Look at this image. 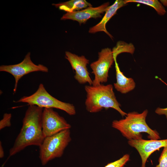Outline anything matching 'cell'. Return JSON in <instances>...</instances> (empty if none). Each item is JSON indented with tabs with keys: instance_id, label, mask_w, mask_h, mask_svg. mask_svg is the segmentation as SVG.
Listing matches in <instances>:
<instances>
[{
	"instance_id": "6da1fadb",
	"label": "cell",
	"mask_w": 167,
	"mask_h": 167,
	"mask_svg": "<svg viewBox=\"0 0 167 167\" xmlns=\"http://www.w3.org/2000/svg\"><path fill=\"white\" fill-rule=\"evenodd\" d=\"M43 109L36 105H29L23 120L20 132L9 150V157L28 146L40 147L41 145L45 138L42 126Z\"/></svg>"
},
{
	"instance_id": "7a4b0ae2",
	"label": "cell",
	"mask_w": 167,
	"mask_h": 167,
	"mask_svg": "<svg viewBox=\"0 0 167 167\" xmlns=\"http://www.w3.org/2000/svg\"><path fill=\"white\" fill-rule=\"evenodd\" d=\"M148 112L146 109L141 113L136 112H130L127 113L125 118L113 120L112 126L119 131L128 140L142 139V132L148 134L149 139H160L159 133L151 129L146 122Z\"/></svg>"
},
{
	"instance_id": "3957f363",
	"label": "cell",
	"mask_w": 167,
	"mask_h": 167,
	"mask_svg": "<svg viewBox=\"0 0 167 167\" xmlns=\"http://www.w3.org/2000/svg\"><path fill=\"white\" fill-rule=\"evenodd\" d=\"M87 93L85 105L87 111L91 113L101 111L103 109L112 108L118 111L122 117L127 113L122 110L118 101L111 84L97 86L86 85Z\"/></svg>"
},
{
	"instance_id": "277c9868",
	"label": "cell",
	"mask_w": 167,
	"mask_h": 167,
	"mask_svg": "<svg viewBox=\"0 0 167 167\" xmlns=\"http://www.w3.org/2000/svg\"><path fill=\"white\" fill-rule=\"evenodd\" d=\"M71 140L70 129L45 137L39 147V158L45 165L49 161L61 157Z\"/></svg>"
},
{
	"instance_id": "5b68a950",
	"label": "cell",
	"mask_w": 167,
	"mask_h": 167,
	"mask_svg": "<svg viewBox=\"0 0 167 167\" xmlns=\"http://www.w3.org/2000/svg\"><path fill=\"white\" fill-rule=\"evenodd\" d=\"M15 103H24L28 105H34L40 107L56 108L62 110L70 115L76 114L75 106L71 104L62 102L50 95L44 85L41 83L36 91L32 95L24 96Z\"/></svg>"
},
{
	"instance_id": "8992f818",
	"label": "cell",
	"mask_w": 167,
	"mask_h": 167,
	"mask_svg": "<svg viewBox=\"0 0 167 167\" xmlns=\"http://www.w3.org/2000/svg\"><path fill=\"white\" fill-rule=\"evenodd\" d=\"M31 53L29 52L25 55L24 60L17 64L0 66V71H4L11 74L15 79V84L13 89V94L17 90L18 84L19 79L24 75L30 73L41 71L48 72L49 69L44 65L39 64L36 65L32 61Z\"/></svg>"
},
{
	"instance_id": "52a82bcc",
	"label": "cell",
	"mask_w": 167,
	"mask_h": 167,
	"mask_svg": "<svg viewBox=\"0 0 167 167\" xmlns=\"http://www.w3.org/2000/svg\"><path fill=\"white\" fill-rule=\"evenodd\" d=\"M98 54V60L90 65L92 73L94 75L93 86L98 85L107 81L109 69L114 62L112 51L109 48L102 49Z\"/></svg>"
},
{
	"instance_id": "ba28073f",
	"label": "cell",
	"mask_w": 167,
	"mask_h": 167,
	"mask_svg": "<svg viewBox=\"0 0 167 167\" xmlns=\"http://www.w3.org/2000/svg\"><path fill=\"white\" fill-rule=\"evenodd\" d=\"M43 133L45 138L64 130L70 129L71 126L53 108L43 109L42 117Z\"/></svg>"
},
{
	"instance_id": "9c48e42d",
	"label": "cell",
	"mask_w": 167,
	"mask_h": 167,
	"mask_svg": "<svg viewBox=\"0 0 167 167\" xmlns=\"http://www.w3.org/2000/svg\"><path fill=\"white\" fill-rule=\"evenodd\" d=\"M128 144L135 148L138 152L141 159V167H146L148 159L154 152L159 150L162 147L167 146V139H164L129 140Z\"/></svg>"
},
{
	"instance_id": "30bf717a",
	"label": "cell",
	"mask_w": 167,
	"mask_h": 167,
	"mask_svg": "<svg viewBox=\"0 0 167 167\" xmlns=\"http://www.w3.org/2000/svg\"><path fill=\"white\" fill-rule=\"evenodd\" d=\"M65 58L70 62L72 69L75 71V79L80 84L88 83L92 85L93 81L87 67L89 60L84 56H79L67 51L65 52Z\"/></svg>"
},
{
	"instance_id": "8fae6325",
	"label": "cell",
	"mask_w": 167,
	"mask_h": 167,
	"mask_svg": "<svg viewBox=\"0 0 167 167\" xmlns=\"http://www.w3.org/2000/svg\"><path fill=\"white\" fill-rule=\"evenodd\" d=\"M109 2L105 3L96 7H88L79 11L66 12L61 18L62 20L71 19L77 21L80 25L85 24L89 19L101 17V14L105 12L109 6Z\"/></svg>"
},
{
	"instance_id": "7c38bea8",
	"label": "cell",
	"mask_w": 167,
	"mask_h": 167,
	"mask_svg": "<svg viewBox=\"0 0 167 167\" xmlns=\"http://www.w3.org/2000/svg\"><path fill=\"white\" fill-rule=\"evenodd\" d=\"M126 5L124 0H116L113 4L108 7L101 20L96 25L90 28L88 32L90 33H95L99 32H104L112 39L113 36L106 29V24L116 14L118 9Z\"/></svg>"
},
{
	"instance_id": "4fadbf2b",
	"label": "cell",
	"mask_w": 167,
	"mask_h": 167,
	"mask_svg": "<svg viewBox=\"0 0 167 167\" xmlns=\"http://www.w3.org/2000/svg\"><path fill=\"white\" fill-rule=\"evenodd\" d=\"M117 81L114 84L115 89L122 94H126L133 90L135 83L133 79L125 76L120 71L116 59H114Z\"/></svg>"
},
{
	"instance_id": "5bb4252c",
	"label": "cell",
	"mask_w": 167,
	"mask_h": 167,
	"mask_svg": "<svg viewBox=\"0 0 167 167\" xmlns=\"http://www.w3.org/2000/svg\"><path fill=\"white\" fill-rule=\"evenodd\" d=\"M52 5L67 12L79 11L92 6L91 4L85 0H71L57 4L53 3Z\"/></svg>"
},
{
	"instance_id": "9a60e30c",
	"label": "cell",
	"mask_w": 167,
	"mask_h": 167,
	"mask_svg": "<svg viewBox=\"0 0 167 167\" xmlns=\"http://www.w3.org/2000/svg\"><path fill=\"white\" fill-rule=\"evenodd\" d=\"M125 4L129 2H136L149 6L153 8L157 14L160 15H163L166 13L165 7L159 1L157 0H125Z\"/></svg>"
},
{
	"instance_id": "2e32d148",
	"label": "cell",
	"mask_w": 167,
	"mask_h": 167,
	"mask_svg": "<svg viewBox=\"0 0 167 167\" xmlns=\"http://www.w3.org/2000/svg\"><path fill=\"white\" fill-rule=\"evenodd\" d=\"M135 49L134 45L131 43L128 44L122 41H118L112 50L114 59H116L117 56L122 53L127 52L132 54Z\"/></svg>"
},
{
	"instance_id": "e0dca14e",
	"label": "cell",
	"mask_w": 167,
	"mask_h": 167,
	"mask_svg": "<svg viewBox=\"0 0 167 167\" xmlns=\"http://www.w3.org/2000/svg\"><path fill=\"white\" fill-rule=\"evenodd\" d=\"M129 160V155L126 154L119 159L108 163L104 167H123Z\"/></svg>"
},
{
	"instance_id": "ac0fdd59",
	"label": "cell",
	"mask_w": 167,
	"mask_h": 167,
	"mask_svg": "<svg viewBox=\"0 0 167 167\" xmlns=\"http://www.w3.org/2000/svg\"><path fill=\"white\" fill-rule=\"evenodd\" d=\"M158 160V164L155 167H167V146L165 147Z\"/></svg>"
},
{
	"instance_id": "d6986e66",
	"label": "cell",
	"mask_w": 167,
	"mask_h": 167,
	"mask_svg": "<svg viewBox=\"0 0 167 167\" xmlns=\"http://www.w3.org/2000/svg\"><path fill=\"white\" fill-rule=\"evenodd\" d=\"M11 113H5L3 118L0 121V130H1L6 127H10L11 125Z\"/></svg>"
},
{
	"instance_id": "ffe728a7",
	"label": "cell",
	"mask_w": 167,
	"mask_h": 167,
	"mask_svg": "<svg viewBox=\"0 0 167 167\" xmlns=\"http://www.w3.org/2000/svg\"><path fill=\"white\" fill-rule=\"evenodd\" d=\"M155 112L159 115H165L167 119V107L165 108H157L156 109Z\"/></svg>"
},
{
	"instance_id": "44dd1931",
	"label": "cell",
	"mask_w": 167,
	"mask_h": 167,
	"mask_svg": "<svg viewBox=\"0 0 167 167\" xmlns=\"http://www.w3.org/2000/svg\"><path fill=\"white\" fill-rule=\"evenodd\" d=\"M4 156V152L3 148L2 146V143L0 141V158H2Z\"/></svg>"
},
{
	"instance_id": "7402d4cb",
	"label": "cell",
	"mask_w": 167,
	"mask_h": 167,
	"mask_svg": "<svg viewBox=\"0 0 167 167\" xmlns=\"http://www.w3.org/2000/svg\"><path fill=\"white\" fill-rule=\"evenodd\" d=\"M160 2L163 5L167 6V0H161Z\"/></svg>"
}]
</instances>
